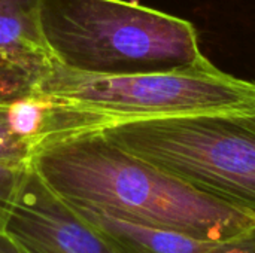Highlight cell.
<instances>
[{
	"instance_id": "obj_8",
	"label": "cell",
	"mask_w": 255,
	"mask_h": 253,
	"mask_svg": "<svg viewBox=\"0 0 255 253\" xmlns=\"http://www.w3.org/2000/svg\"><path fill=\"white\" fill-rule=\"evenodd\" d=\"M46 101L0 104V166L30 164L40 139Z\"/></svg>"
},
{
	"instance_id": "obj_3",
	"label": "cell",
	"mask_w": 255,
	"mask_h": 253,
	"mask_svg": "<svg viewBox=\"0 0 255 253\" xmlns=\"http://www.w3.org/2000/svg\"><path fill=\"white\" fill-rule=\"evenodd\" d=\"M40 27L54 63L82 75L167 72L205 58L190 21L126 0H42Z\"/></svg>"
},
{
	"instance_id": "obj_10",
	"label": "cell",
	"mask_w": 255,
	"mask_h": 253,
	"mask_svg": "<svg viewBox=\"0 0 255 253\" xmlns=\"http://www.w3.org/2000/svg\"><path fill=\"white\" fill-rule=\"evenodd\" d=\"M30 164L24 166H0V234H3L7 218L13 207L21 183L27 174Z\"/></svg>"
},
{
	"instance_id": "obj_7",
	"label": "cell",
	"mask_w": 255,
	"mask_h": 253,
	"mask_svg": "<svg viewBox=\"0 0 255 253\" xmlns=\"http://www.w3.org/2000/svg\"><path fill=\"white\" fill-rule=\"evenodd\" d=\"M42 0H0V58L42 73L54 64L40 27Z\"/></svg>"
},
{
	"instance_id": "obj_6",
	"label": "cell",
	"mask_w": 255,
	"mask_h": 253,
	"mask_svg": "<svg viewBox=\"0 0 255 253\" xmlns=\"http://www.w3.org/2000/svg\"><path fill=\"white\" fill-rule=\"evenodd\" d=\"M76 209L103 231L120 253H255V234L233 240L205 239Z\"/></svg>"
},
{
	"instance_id": "obj_9",
	"label": "cell",
	"mask_w": 255,
	"mask_h": 253,
	"mask_svg": "<svg viewBox=\"0 0 255 253\" xmlns=\"http://www.w3.org/2000/svg\"><path fill=\"white\" fill-rule=\"evenodd\" d=\"M40 73L0 58V104H13L40 98L37 81Z\"/></svg>"
},
{
	"instance_id": "obj_4",
	"label": "cell",
	"mask_w": 255,
	"mask_h": 253,
	"mask_svg": "<svg viewBox=\"0 0 255 253\" xmlns=\"http://www.w3.org/2000/svg\"><path fill=\"white\" fill-rule=\"evenodd\" d=\"M90 128L196 189L255 213V115L118 121Z\"/></svg>"
},
{
	"instance_id": "obj_1",
	"label": "cell",
	"mask_w": 255,
	"mask_h": 253,
	"mask_svg": "<svg viewBox=\"0 0 255 253\" xmlns=\"http://www.w3.org/2000/svg\"><path fill=\"white\" fill-rule=\"evenodd\" d=\"M30 164L81 209L205 239L255 234V213L196 189L94 128L45 134Z\"/></svg>"
},
{
	"instance_id": "obj_5",
	"label": "cell",
	"mask_w": 255,
	"mask_h": 253,
	"mask_svg": "<svg viewBox=\"0 0 255 253\" xmlns=\"http://www.w3.org/2000/svg\"><path fill=\"white\" fill-rule=\"evenodd\" d=\"M3 234L19 253H120L103 231L39 177L31 164Z\"/></svg>"
},
{
	"instance_id": "obj_11",
	"label": "cell",
	"mask_w": 255,
	"mask_h": 253,
	"mask_svg": "<svg viewBox=\"0 0 255 253\" xmlns=\"http://www.w3.org/2000/svg\"><path fill=\"white\" fill-rule=\"evenodd\" d=\"M0 253H19L16 248L10 243V240L4 236L0 234Z\"/></svg>"
},
{
	"instance_id": "obj_2",
	"label": "cell",
	"mask_w": 255,
	"mask_h": 253,
	"mask_svg": "<svg viewBox=\"0 0 255 253\" xmlns=\"http://www.w3.org/2000/svg\"><path fill=\"white\" fill-rule=\"evenodd\" d=\"M37 92L46 101L40 137L118 121L255 115V82L206 57L184 69L124 76L82 75L54 63L40 73Z\"/></svg>"
}]
</instances>
